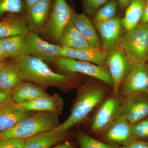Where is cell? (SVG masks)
I'll return each mask as SVG.
<instances>
[{
	"mask_svg": "<svg viewBox=\"0 0 148 148\" xmlns=\"http://www.w3.org/2000/svg\"><path fill=\"white\" fill-rule=\"evenodd\" d=\"M9 60L17 70L22 81L30 82L45 88L52 87L65 91L80 85L77 74L56 73L45 61L30 54Z\"/></svg>",
	"mask_w": 148,
	"mask_h": 148,
	"instance_id": "1",
	"label": "cell"
},
{
	"mask_svg": "<svg viewBox=\"0 0 148 148\" xmlns=\"http://www.w3.org/2000/svg\"><path fill=\"white\" fill-rule=\"evenodd\" d=\"M77 94L69 117L57 127L69 130L84 121L92 111L106 98L107 89L101 84L86 82L77 88Z\"/></svg>",
	"mask_w": 148,
	"mask_h": 148,
	"instance_id": "2",
	"label": "cell"
},
{
	"mask_svg": "<svg viewBox=\"0 0 148 148\" xmlns=\"http://www.w3.org/2000/svg\"><path fill=\"white\" fill-rule=\"evenodd\" d=\"M59 115L53 112H33L12 128L0 133V138L25 140L38 133L52 130L61 124Z\"/></svg>",
	"mask_w": 148,
	"mask_h": 148,
	"instance_id": "3",
	"label": "cell"
},
{
	"mask_svg": "<svg viewBox=\"0 0 148 148\" xmlns=\"http://www.w3.org/2000/svg\"><path fill=\"white\" fill-rule=\"evenodd\" d=\"M119 45L132 65L148 60V24H138L121 38Z\"/></svg>",
	"mask_w": 148,
	"mask_h": 148,
	"instance_id": "4",
	"label": "cell"
},
{
	"mask_svg": "<svg viewBox=\"0 0 148 148\" xmlns=\"http://www.w3.org/2000/svg\"><path fill=\"white\" fill-rule=\"evenodd\" d=\"M63 74H83L101 81L112 87V81L108 69L86 61L58 56L51 63Z\"/></svg>",
	"mask_w": 148,
	"mask_h": 148,
	"instance_id": "5",
	"label": "cell"
},
{
	"mask_svg": "<svg viewBox=\"0 0 148 148\" xmlns=\"http://www.w3.org/2000/svg\"><path fill=\"white\" fill-rule=\"evenodd\" d=\"M73 12L66 0H54L49 17L39 34L58 43L64 29L71 20Z\"/></svg>",
	"mask_w": 148,
	"mask_h": 148,
	"instance_id": "6",
	"label": "cell"
},
{
	"mask_svg": "<svg viewBox=\"0 0 148 148\" xmlns=\"http://www.w3.org/2000/svg\"><path fill=\"white\" fill-rule=\"evenodd\" d=\"M121 101L120 94L112 93L99 105L91 122V130L93 133L103 135L122 114Z\"/></svg>",
	"mask_w": 148,
	"mask_h": 148,
	"instance_id": "7",
	"label": "cell"
},
{
	"mask_svg": "<svg viewBox=\"0 0 148 148\" xmlns=\"http://www.w3.org/2000/svg\"><path fill=\"white\" fill-rule=\"evenodd\" d=\"M106 64L112 81V93L119 94L121 85L132 65L121 49L119 44L108 52Z\"/></svg>",
	"mask_w": 148,
	"mask_h": 148,
	"instance_id": "8",
	"label": "cell"
},
{
	"mask_svg": "<svg viewBox=\"0 0 148 148\" xmlns=\"http://www.w3.org/2000/svg\"><path fill=\"white\" fill-rule=\"evenodd\" d=\"M132 125L123 114L102 135L101 141L119 147H125L136 141Z\"/></svg>",
	"mask_w": 148,
	"mask_h": 148,
	"instance_id": "9",
	"label": "cell"
},
{
	"mask_svg": "<svg viewBox=\"0 0 148 148\" xmlns=\"http://www.w3.org/2000/svg\"><path fill=\"white\" fill-rule=\"evenodd\" d=\"M148 92V71L145 64L132 65L120 88L121 97Z\"/></svg>",
	"mask_w": 148,
	"mask_h": 148,
	"instance_id": "10",
	"label": "cell"
},
{
	"mask_svg": "<svg viewBox=\"0 0 148 148\" xmlns=\"http://www.w3.org/2000/svg\"><path fill=\"white\" fill-rule=\"evenodd\" d=\"M123 114L132 125L148 116V92H143L121 97Z\"/></svg>",
	"mask_w": 148,
	"mask_h": 148,
	"instance_id": "11",
	"label": "cell"
},
{
	"mask_svg": "<svg viewBox=\"0 0 148 148\" xmlns=\"http://www.w3.org/2000/svg\"><path fill=\"white\" fill-rule=\"evenodd\" d=\"M54 0H40L32 5L24 14L30 32L39 34L47 21Z\"/></svg>",
	"mask_w": 148,
	"mask_h": 148,
	"instance_id": "12",
	"label": "cell"
},
{
	"mask_svg": "<svg viewBox=\"0 0 148 148\" xmlns=\"http://www.w3.org/2000/svg\"><path fill=\"white\" fill-rule=\"evenodd\" d=\"M27 37L29 41V54L50 63L60 56L62 48L60 45L49 43L33 32H30Z\"/></svg>",
	"mask_w": 148,
	"mask_h": 148,
	"instance_id": "13",
	"label": "cell"
},
{
	"mask_svg": "<svg viewBox=\"0 0 148 148\" xmlns=\"http://www.w3.org/2000/svg\"><path fill=\"white\" fill-rule=\"evenodd\" d=\"M101 35L102 49L107 53L119 44L121 35V19L115 17L108 21L93 23Z\"/></svg>",
	"mask_w": 148,
	"mask_h": 148,
	"instance_id": "14",
	"label": "cell"
},
{
	"mask_svg": "<svg viewBox=\"0 0 148 148\" xmlns=\"http://www.w3.org/2000/svg\"><path fill=\"white\" fill-rule=\"evenodd\" d=\"M70 135L69 130H63L56 127L25 139L23 148H50L67 140Z\"/></svg>",
	"mask_w": 148,
	"mask_h": 148,
	"instance_id": "15",
	"label": "cell"
},
{
	"mask_svg": "<svg viewBox=\"0 0 148 148\" xmlns=\"http://www.w3.org/2000/svg\"><path fill=\"white\" fill-rule=\"evenodd\" d=\"M30 32L23 14H8L0 20V38L17 35L27 36Z\"/></svg>",
	"mask_w": 148,
	"mask_h": 148,
	"instance_id": "16",
	"label": "cell"
},
{
	"mask_svg": "<svg viewBox=\"0 0 148 148\" xmlns=\"http://www.w3.org/2000/svg\"><path fill=\"white\" fill-rule=\"evenodd\" d=\"M25 110L30 112H50L60 114L63 111V98L57 93L40 96L33 101L19 105Z\"/></svg>",
	"mask_w": 148,
	"mask_h": 148,
	"instance_id": "17",
	"label": "cell"
},
{
	"mask_svg": "<svg viewBox=\"0 0 148 148\" xmlns=\"http://www.w3.org/2000/svg\"><path fill=\"white\" fill-rule=\"evenodd\" d=\"M107 55L108 53L103 49L93 48L75 50L62 47L60 53V56L69 57L106 67H107Z\"/></svg>",
	"mask_w": 148,
	"mask_h": 148,
	"instance_id": "18",
	"label": "cell"
},
{
	"mask_svg": "<svg viewBox=\"0 0 148 148\" xmlns=\"http://www.w3.org/2000/svg\"><path fill=\"white\" fill-rule=\"evenodd\" d=\"M33 112L25 110L13 101L1 108L0 133L12 128Z\"/></svg>",
	"mask_w": 148,
	"mask_h": 148,
	"instance_id": "19",
	"label": "cell"
},
{
	"mask_svg": "<svg viewBox=\"0 0 148 148\" xmlns=\"http://www.w3.org/2000/svg\"><path fill=\"white\" fill-rule=\"evenodd\" d=\"M71 20L87 41L90 48H102L101 41L97 34L95 27L85 14L77 13L74 11Z\"/></svg>",
	"mask_w": 148,
	"mask_h": 148,
	"instance_id": "20",
	"label": "cell"
},
{
	"mask_svg": "<svg viewBox=\"0 0 148 148\" xmlns=\"http://www.w3.org/2000/svg\"><path fill=\"white\" fill-rule=\"evenodd\" d=\"M45 88L28 81H22L12 92V98L14 103L22 105L36 98L47 95Z\"/></svg>",
	"mask_w": 148,
	"mask_h": 148,
	"instance_id": "21",
	"label": "cell"
},
{
	"mask_svg": "<svg viewBox=\"0 0 148 148\" xmlns=\"http://www.w3.org/2000/svg\"><path fill=\"white\" fill-rule=\"evenodd\" d=\"M1 46L6 58H15L29 54L27 36L17 35L0 38Z\"/></svg>",
	"mask_w": 148,
	"mask_h": 148,
	"instance_id": "22",
	"label": "cell"
},
{
	"mask_svg": "<svg viewBox=\"0 0 148 148\" xmlns=\"http://www.w3.org/2000/svg\"><path fill=\"white\" fill-rule=\"evenodd\" d=\"M58 43L62 47L75 50L90 48L87 41L74 26L71 20L64 29Z\"/></svg>",
	"mask_w": 148,
	"mask_h": 148,
	"instance_id": "23",
	"label": "cell"
},
{
	"mask_svg": "<svg viewBox=\"0 0 148 148\" xmlns=\"http://www.w3.org/2000/svg\"><path fill=\"white\" fill-rule=\"evenodd\" d=\"M145 5L144 0H131L126 8L124 17L121 19L123 28L126 32L138 25L144 13Z\"/></svg>",
	"mask_w": 148,
	"mask_h": 148,
	"instance_id": "24",
	"label": "cell"
},
{
	"mask_svg": "<svg viewBox=\"0 0 148 148\" xmlns=\"http://www.w3.org/2000/svg\"><path fill=\"white\" fill-rule=\"evenodd\" d=\"M22 80L16 69L6 59L0 68V87L12 91Z\"/></svg>",
	"mask_w": 148,
	"mask_h": 148,
	"instance_id": "25",
	"label": "cell"
},
{
	"mask_svg": "<svg viewBox=\"0 0 148 148\" xmlns=\"http://www.w3.org/2000/svg\"><path fill=\"white\" fill-rule=\"evenodd\" d=\"M77 139L80 148H121L119 146L96 140L80 130L77 132Z\"/></svg>",
	"mask_w": 148,
	"mask_h": 148,
	"instance_id": "26",
	"label": "cell"
},
{
	"mask_svg": "<svg viewBox=\"0 0 148 148\" xmlns=\"http://www.w3.org/2000/svg\"><path fill=\"white\" fill-rule=\"evenodd\" d=\"M25 5L23 0H0V20L8 14H24Z\"/></svg>",
	"mask_w": 148,
	"mask_h": 148,
	"instance_id": "27",
	"label": "cell"
},
{
	"mask_svg": "<svg viewBox=\"0 0 148 148\" xmlns=\"http://www.w3.org/2000/svg\"><path fill=\"white\" fill-rule=\"evenodd\" d=\"M117 4L115 0H112L99 9L93 15V23L108 21L115 17Z\"/></svg>",
	"mask_w": 148,
	"mask_h": 148,
	"instance_id": "28",
	"label": "cell"
},
{
	"mask_svg": "<svg viewBox=\"0 0 148 148\" xmlns=\"http://www.w3.org/2000/svg\"><path fill=\"white\" fill-rule=\"evenodd\" d=\"M132 125L136 140L148 143V116Z\"/></svg>",
	"mask_w": 148,
	"mask_h": 148,
	"instance_id": "29",
	"label": "cell"
},
{
	"mask_svg": "<svg viewBox=\"0 0 148 148\" xmlns=\"http://www.w3.org/2000/svg\"><path fill=\"white\" fill-rule=\"evenodd\" d=\"M109 1L110 0H84V11L86 14L92 16Z\"/></svg>",
	"mask_w": 148,
	"mask_h": 148,
	"instance_id": "30",
	"label": "cell"
},
{
	"mask_svg": "<svg viewBox=\"0 0 148 148\" xmlns=\"http://www.w3.org/2000/svg\"><path fill=\"white\" fill-rule=\"evenodd\" d=\"M24 141L17 138H0V148H23Z\"/></svg>",
	"mask_w": 148,
	"mask_h": 148,
	"instance_id": "31",
	"label": "cell"
},
{
	"mask_svg": "<svg viewBox=\"0 0 148 148\" xmlns=\"http://www.w3.org/2000/svg\"><path fill=\"white\" fill-rule=\"evenodd\" d=\"M11 90H6L0 87V108L12 102Z\"/></svg>",
	"mask_w": 148,
	"mask_h": 148,
	"instance_id": "32",
	"label": "cell"
},
{
	"mask_svg": "<svg viewBox=\"0 0 148 148\" xmlns=\"http://www.w3.org/2000/svg\"><path fill=\"white\" fill-rule=\"evenodd\" d=\"M121 148H148V143L144 141L136 140L131 144L125 146L121 147Z\"/></svg>",
	"mask_w": 148,
	"mask_h": 148,
	"instance_id": "33",
	"label": "cell"
},
{
	"mask_svg": "<svg viewBox=\"0 0 148 148\" xmlns=\"http://www.w3.org/2000/svg\"><path fill=\"white\" fill-rule=\"evenodd\" d=\"M53 148H75V147L72 142L66 140L59 143L57 145L55 146Z\"/></svg>",
	"mask_w": 148,
	"mask_h": 148,
	"instance_id": "34",
	"label": "cell"
},
{
	"mask_svg": "<svg viewBox=\"0 0 148 148\" xmlns=\"http://www.w3.org/2000/svg\"><path fill=\"white\" fill-rule=\"evenodd\" d=\"M145 3V10L140 21L143 22V24H148V2Z\"/></svg>",
	"mask_w": 148,
	"mask_h": 148,
	"instance_id": "35",
	"label": "cell"
},
{
	"mask_svg": "<svg viewBox=\"0 0 148 148\" xmlns=\"http://www.w3.org/2000/svg\"><path fill=\"white\" fill-rule=\"evenodd\" d=\"M117 4L122 10L127 8L130 4L131 0H117Z\"/></svg>",
	"mask_w": 148,
	"mask_h": 148,
	"instance_id": "36",
	"label": "cell"
},
{
	"mask_svg": "<svg viewBox=\"0 0 148 148\" xmlns=\"http://www.w3.org/2000/svg\"><path fill=\"white\" fill-rule=\"evenodd\" d=\"M23 1L25 4V10H26L29 9L32 5L40 0H23Z\"/></svg>",
	"mask_w": 148,
	"mask_h": 148,
	"instance_id": "37",
	"label": "cell"
},
{
	"mask_svg": "<svg viewBox=\"0 0 148 148\" xmlns=\"http://www.w3.org/2000/svg\"><path fill=\"white\" fill-rule=\"evenodd\" d=\"M0 58L7 59L5 54L3 50L2 47L1 46V40H0Z\"/></svg>",
	"mask_w": 148,
	"mask_h": 148,
	"instance_id": "38",
	"label": "cell"
},
{
	"mask_svg": "<svg viewBox=\"0 0 148 148\" xmlns=\"http://www.w3.org/2000/svg\"><path fill=\"white\" fill-rule=\"evenodd\" d=\"M6 59L0 58V68L1 67V66H2L3 64L4 63Z\"/></svg>",
	"mask_w": 148,
	"mask_h": 148,
	"instance_id": "39",
	"label": "cell"
},
{
	"mask_svg": "<svg viewBox=\"0 0 148 148\" xmlns=\"http://www.w3.org/2000/svg\"><path fill=\"white\" fill-rule=\"evenodd\" d=\"M145 64L146 68H147V69L148 71V61L146 62V63Z\"/></svg>",
	"mask_w": 148,
	"mask_h": 148,
	"instance_id": "40",
	"label": "cell"
},
{
	"mask_svg": "<svg viewBox=\"0 0 148 148\" xmlns=\"http://www.w3.org/2000/svg\"><path fill=\"white\" fill-rule=\"evenodd\" d=\"M144 1H145V2H148V0H144Z\"/></svg>",
	"mask_w": 148,
	"mask_h": 148,
	"instance_id": "41",
	"label": "cell"
}]
</instances>
